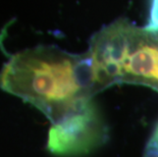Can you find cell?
<instances>
[{
    "label": "cell",
    "mask_w": 158,
    "mask_h": 157,
    "mask_svg": "<svg viewBox=\"0 0 158 157\" xmlns=\"http://www.w3.org/2000/svg\"><path fill=\"white\" fill-rule=\"evenodd\" d=\"M87 54L96 93L116 84L158 91V29L118 19L92 37Z\"/></svg>",
    "instance_id": "7a4b0ae2"
},
{
    "label": "cell",
    "mask_w": 158,
    "mask_h": 157,
    "mask_svg": "<svg viewBox=\"0 0 158 157\" xmlns=\"http://www.w3.org/2000/svg\"><path fill=\"white\" fill-rule=\"evenodd\" d=\"M0 88L38 108L52 125L63 121L96 94L88 54L40 45L10 56L0 72Z\"/></svg>",
    "instance_id": "6da1fadb"
},
{
    "label": "cell",
    "mask_w": 158,
    "mask_h": 157,
    "mask_svg": "<svg viewBox=\"0 0 158 157\" xmlns=\"http://www.w3.org/2000/svg\"><path fill=\"white\" fill-rule=\"evenodd\" d=\"M144 157H158V123L146 145Z\"/></svg>",
    "instance_id": "277c9868"
},
{
    "label": "cell",
    "mask_w": 158,
    "mask_h": 157,
    "mask_svg": "<svg viewBox=\"0 0 158 157\" xmlns=\"http://www.w3.org/2000/svg\"><path fill=\"white\" fill-rule=\"evenodd\" d=\"M108 140V126L92 100L63 121L52 125L47 147L58 156L90 154Z\"/></svg>",
    "instance_id": "3957f363"
}]
</instances>
